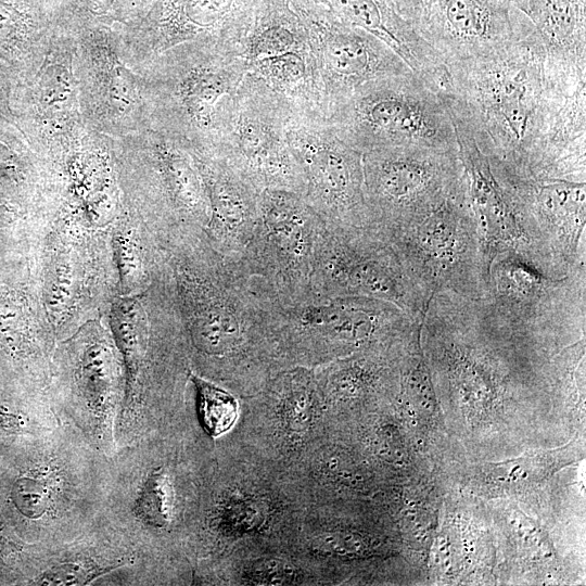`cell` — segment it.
I'll use <instances>...</instances> for the list:
<instances>
[{
	"instance_id": "6da1fadb",
	"label": "cell",
	"mask_w": 586,
	"mask_h": 586,
	"mask_svg": "<svg viewBox=\"0 0 586 586\" xmlns=\"http://www.w3.org/2000/svg\"><path fill=\"white\" fill-rule=\"evenodd\" d=\"M435 88L494 166L586 181V73L551 63L527 23L495 51L445 65Z\"/></svg>"
},
{
	"instance_id": "7a4b0ae2",
	"label": "cell",
	"mask_w": 586,
	"mask_h": 586,
	"mask_svg": "<svg viewBox=\"0 0 586 586\" xmlns=\"http://www.w3.org/2000/svg\"><path fill=\"white\" fill-rule=\"evenodd\" d=\"M175 298L203 378L239 399L282 369L268 311L240 260L208 241L175 263Z\"/></svg>"
},
{
	"instance_id": "3957f363",
	"label": "cell",
	"mask_w": 586,
	"mask_h": 586,
	"mask_svg": "<svg viewBox=\"0 0 586 586\" xmlns=\"http://www.w3.org/2000/svg\"><path fill=\"white\" fill-rule=\"evenodd\" d=\"M227 435L214 459L203 515L212 568L232 557L290 548L308 505L289 468Z\"/></svg>"
},
{
	"instance_id": "277c9868",
	"label": "cell",
	"mask_w": 586,
	"mask_h": 586,
	"mask_svg": "<svg viewBox=\"0 0 586 586\" xmlns=\"http://www.w3.org/2000/svg\"><path fill=\"white\" fill-rule=\"evenodd\" d=\"M262 303L284 368H316L359 352L391 347L420 327L393 303L324 295L311 288L293 300Z\"/></svg>"
},
{
	"instance_id": "5b68a950",
	"label": "cell",
	"mask_w": 586,
	"mask_h": 586,
	"mask_svg": "<svg viewBox=\"0 0 586 586\" xmlns=\"http://www.w3.org/2000/svg\"><path fill=\"white\" fill-rule=\"evenodd\" d=\"M151 124L213 150L218 112L246 74L238 49L216 40L175 46L143 64Z\"/></svg>"
},
{
	"instance_id": "8992f818",
	"label": "cell",
	"mask_w": 586,
	"mask_h": 586,
	"mask_svg": "<svg viewBox=\"0 0 586 586\" xmlns=\"http://www.w3.org/2000/svg\"><path fill=\"white\" fill-rule=\"evenodd\" d=\"M488 296L502 318L550 356L585 339L586 265L515 251L488 265Z\"/></svg>"
},
{
	"instance_id": "52a82bcc",
	"label": "cell",
	"mask_w": 586,
	"mask_h": 586,
	"mask_svg": "<svg viewBox=\"0 0 586 586\" xmlns=\"http://www.w3.org/2000/svg\"><path fill=\"white\" fill-rule=\"evenodd\" d=\"M324 118L362 154L390 148L458 150L445 103L415 72L367 82Z\"/></svg>"
},
{
	"instance_id": "ba28073f",
	"label": "cell",
	"mask_w": 586,
	"mask_h": 586,
	"mask_svg": "<svg viewBox=\"0 0 586 586\" xmlns=\"http://www.w3.org/2000/svg\"><path fill=\"white\" fill-rule=\"evenodd\" d=\"M295 106L246 73L219 107L217 156L258 191L288 190L304 195V181L290 149L286 125Z\"/></svg>"
},
{
	"instance_id": "9c48e42d",
	"label": "cell",
	"mask_w": 586,
	"mask_h": 586,
	"mask_svg": "<svg viewBox=\"0 0 586 586\" xmlns=\"http://www.w3.org/2000/svg\"><path fill=\"white\" fill-rule=\"evenodd\" d=\"M391 243L429 301L440 292L487 298V267L468 188L400 230Z\"/></svg>"
},
{
	"instance_id": "30bf717a",
	"label": "cell",
	"mask_w": 586,
	"mask_h": 586,
	"mask_svg": "<svg viewBox=\"0 0 586 586\" xmlns=\"http://www.w3.org/2000/svg\"><path fill=\"white\" fill-rule=\"evenodd\" d=\"M368 228L391 242L400 230L467 190L458 150L390 148L362 156Z\"/></svg>"
},
{
	"instance_id": "8fae6325",
	"label": "cell",
	"mask_w": 586,
	"mask_h": 586,
	"mask_svg": "<svg viewBox=\"0 0 586 586\" xmlns=\"http://www.w3.org/2000/svg\"><path fill=\"white\" fill-rule=\"evenodd\" d=\"M310 288L324 295L367 296L393 303L417 323H421L429 303L393 244L368 227L323 222Z\"/></svg>"
},
{
	"instance_id": "7c38bea8",
	"label": "cell",
	"mask_w": 586,
	"mask_h": 586,
	"mask_svg": "<svg viewBox=\"0 0 586 586\" xmlns=\"http://www.w3.org/2000/svg\"><path fill=\"white\" fill-rule=\"evenodd\" d=\"M323 220L303 194L263 190L252 237L238 258L263 301H288L310 289L317 239Z\"/></svg>"
},
{
	"instance_id": "4fadbf2b",
	"label": "cell",
	"mask_w": 586,
	"mask_h": 586,
	"mask_svg": "<svg viewBox=\"0 0 586 586\" xmlns=\"http://www.w3.org/2000/svg\"><path fill=\"white\" fill-rule=\"evenodd\" d=\"M75 37V68L85 125L113 138L150 126L143 64L126 33L90 27Z\"/></svg>"
},
{
	"instance_id": "5bb4252c",
	"label": "cell",
	"mask_w": 586,
	"mask_h": 586,
	"mask_svg": "<svg viewBox=\"0 0 586 586\" xmlns=\"http://www.w3.org/2000/svg\"><path fill=\"white\" fill-rule=\"evenodd\" d=\"M239 405L240 417L229 433L285 468L331 429L314 368L282 369Z\"/></svg>"
},
{
	"instance_id": "9a60e30c",
	"label": "cell",
	"mask_w": 586,
	"mask_h": 586,
	"mask_svg": "<svg viewBox=\"0 0 586 586\" xmlns=\"http://www.w3.org/2000/svg\"><path fill=\"white\" fill-rule=\"evenodd\" d=\"M286 137L304 181V198L328 225L367 227L364 154L318 113L292 111Z\"/></svg>"
},
{
	"instance_id": "2e32d148",
	"label": "cell",
	"mask_w": 586,
	"mask_h": 586,
	"mask_svg": "<svg viewBox=\"0 0 586 586\" xmlns=\"http://www.w3.org/2000/svg\"><path fill=\"white\" fill-rule=\"evenodd\" d=\"M117 141L123 160L137 168L148 202L168 225L206 229L208 198L188 142L152 124Z\"/></svg>"
},
{
	"instance_id": "e0dca14e",
	"label": "cell",
	"mask_w": 586,
	"mask_h": 586,
	"mask_svg": "<svg viewBox=\"0 0 586 586\" xmlns=\"http://www.w3.org/2000/svg\"><path fill=\"white\" fill-rule=\"evenodd\" d=\"M491 165L533 242L562 265H586V181L522 178Z\"/></svg>"
},
{
	"instance_id": "ac0fdd59",
	"label": "cell",
	"mask_w": 586,
	"mask_h": 586,
	"mask_svg": "<svg viewBox=\"0 0 586 586\" xmlns=\"http://www.w3.org/2000/svg\"><path fill=\"white\" fill-rule=\"evenodd\" d=\"M317 69L322 113L369 81L413 72L384 41L335 17L303 20Z\"/></svg>"
},
{
	"instance_id": "d6986e66",
	"label": "cell",
	"mask_w": 586,
	"mask_h": 586,
	"mask_svg": "<svg viewBox=\"0 0 586 586\" xmlns=\"http://www.w3.org/2000/svg\"><path fill=\"white\" fill-rule=\"evenodd\" d=\"M75 55V35L58 31L35 74L16 90L17 126L39 155L85 125Z\"/></svg>"
},
{
	"instance_id": "ffe728a7",
	"label": "cell",
	"mask_w": 586,
	"mask_h": 586,
	"mask_svg": "<svg viewBox=\"0 0 586 586\" xmlns=\"http://www.w3.org/2000/svg\"><path fill=\"white\" fill-rule=\"evenodd\" d=\"M412 334L394 346L359 352L314 368L331 426H351L359 415L375 413L391 403Z\"/></svg>"
},
{
	"instance_id": "44dd1931",
	"label": "cell",
	"mask_w": 586,
	"mask_h": 586,
	"mask_svg": "<svg viewBox=\"0 0 586 586\" xmlns=\"http://www.w3.org/2000/svg\"><path fill=\"white\" fill-rule=\"evenodd\" d=\"M418 33L444 65L488 54L519 35L511 0H436Z\"/></svg>"
},
{
	"instance_id": "7402d4cb",
	"label": "cell",
	"mask_w": 586,
	"mask_h": 586,
	"mask_svg": "<svg viewBox=\"0 0 586 586\" xmlns=\"http://www.w3.org/2000/svg\"><path fill=\"white\" fill-rule=\"evenodd\" d=\"M451 120L487 271L492 258L505 251L553 259L543 252L526 232L507 191L494 174L488 157L480 150L471 132L460 122Z\"/></svg>"
},
{
	"instance_id": "603a6c76",
	"label": "cell",
	"mask_w": 586,
	"mask_h": 586,
	"mask_svg": "<svg viewBox=\"0 0 586 586\" xmlns=\"http://www.w3.org/2000/svg\"><path fill=\"white\" fill-rule=\"evenodd\" d=\"M195 155L209 203L207 239L224 255L239 258L257 221L260 191L217 156Z\"/></svg>"
},
{
	"instance_id": "cb8c5ba5",
	"label": "cell",
	"mask_w": 586,
	"mask_h": 586,
	"mask_svg": "<svg viewBox=\"0 0 586 586\" xmlns=\"http://www.w3.org/2000/svg\"><path fill=\"white\" fill-rule=\"evenodd\" d=\"M511 2L552 63L586 72L585 0Z\"/></svg>"
},
{
	"instance_id": "d4e9b609",
	"label": "cell",
	"mask_w": 586,
	"mask_h": 586,
	"mask_svg": "<svg viewBox=\"0 0 586 586\" xmlns=\"http://www.w3.org/2000/svg\"><path fill=\"white\" fill-rule=\"evenodd\" d=\"M211 573L212 581L224 585H328L319 569L291 548L232 557Z\"/></svg>"
},
{
	"instance_id": "484cf974",
	"label": "cell",
	"mask_w": 586,
	"mask_h": 586,
	"mask_svg": "<svg viewBox=\"0 0 586 586\" xmlns=\"http://www.w3.org/2000/svg\"><path fill=\"white\" fill-rule=\"evenodd\" d=\"M39 158L21 129L0 117V190L24 193L35 181Z\"/></svg>"
},
{
	"instance_id": "4316f807",
	"label": "cell",
	"mask_w": 586,
	"mask_h": 586,
	"mask_svg": "<svg viewBox=\"0 0 586 586\" xmlns=\"http://www.w3.org/2000/svg\"><path fill=\"white\" fill-rule=\"evenodd\" d=\"M136 511L154 528H173L178 514V491L170 467L158 466L149 474L137 499Z\"/></svg>"
},
{
	"instance_id": "83f0119b",
	"label": "cell",
	"mask_w": 586,
	"mask_h": 586,
	"mask_svg": "<svg viewBox=\"0 0 586 586\" xmlns=\"http://www.w3.org/2000/svg\"><path fill=\"white\" fill-rule=\"evenodd\" d=\"M189 377L195 388L196 413L205 434L217 438L229 433L239 418L237 397L198 373L190 371Z\"/></svg>"
},
{
	"instance_id": "f1b7e54d",
	"label": "cell",
	"mask_w": 586,
	"mask_h": 586,
	"mask_svg": "<svg viewBox=\"0 0 586 586\" xmlns=\"http://www.w3.org/2000/svg\"><path fill=\"white\" fill-rule=\"evenodd\" d=\"M110 320L128 369L138 370L149 342L146 311L136 297H124L113 304Z\"/></svg>"
},
{
	"instance_id": "f546056e",
	"label": "cell",
	"mask_w": 586,
	"mask_h": 586,
	"mask_svg": "<svg viewBox=\"0 0 586 586\" xmlns=\"http://www.w3.org/2000/svg\"><path fill=\"white\" fill-rule=\"evenodd\" d=\"M115 257L118 268L120 285L126 293L143 288L146 276L139 249L126 235L115 239Z\"/></svg>"
},
{
	"instance_id": "4dcf8cb0",
	"label": "cell",
	"mask_w": 586,
	"mask_h": 586,
	"mask_svg": "<svg viewBox=\"0 0 586 586\" xmlns=\"http://www.w3.org/2000/svg\"><path fill=\"white\" fill-rule=\"evenodd\" d=\"M13 494L20 510L29 517L40 515L49 502V488L38 479L20 480Z\"/></svg>"
},
{
	"instance_id": "1f68e13d",
	"label": "cell",
	"mask_w": 586,
	"mask_h": 586,
	"mask_svg": "<svg viewBox=\"0 0 586 586\" xmlns=\"http://www.w3.org/2000/svg\"><path fill=\"white\" fill-rule=\"evenodd\" d=\"M27 317L23 305L10 295L0 296V336L13 339L26 327Z\"/></svg>"
},
{
	"instance_id": "d6a6232c",
	"label": "cell",
	"mask_w": 586,
	"mask_h": 586,
	"mask_svg": "<svg viewBox=\"0 0 586 586\" xmlns=\"http://www.w3.org/2000/svg\"><path fill=\"white\" fill-rule=\"evenodd\" d=\"M99 571L93 566L81 563H68L49 570L40 579L47 585H76L84 584L98 575Z\"/></svg>"
},
{
	"instance_id": "836d02e7",
	"label": "cell",
	"mask_w": 586,
	"mask_h": 586,
	"mask_svg": "<svg viewBox=\"0 0 586 586\" xmlns=\"http://www.w3.org/2000/svg\"><path fill=\"white\" fill-rule=\"evenodd\" d=\"M17 88L18 80L15 74L0 60V117L15 126H17V123L14 100Z\"/></svg>"
},
{
	"instance_id": "e575fe53",
	"label": "cell",
	"mask_w": 586,
	"mask_h": 586,
	"mask_svg": "<svg viewBox=\"0 0 586 586\" xmlns=\"http://www.w3.org/2000/svg\"><path fill=\"white\" fill-rule=\"evenodd\" d=\"M435 2L436 0H410L411 23L417 30L425 21Z\"/></svg>"
},
{
	"instance_id": "d590c367",
	"label": "cell",
	"mask_w": 586,
	"mask_h": 586,
	"mask_svg": "<svg viewBox=\"0 0 586 586\" xmlns=\"http://www.w3.org/2000/svg\"><path fill=\"white\" fill-rule=\"evenodd\" d=\"M14 213L12 204L3 196H0V228L8 222Z\"/></svg>"
}]
</instances>
